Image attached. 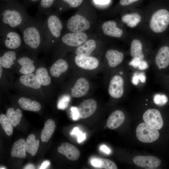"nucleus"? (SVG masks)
Masks as SVG:
<instances>
[{"label": "nucleus", "mask_w": 169, "mask_h": 169, "mask_svg": "<svg viewBox=\"0 0 169 169\" xmlns=\"http://www.w3.org/2000/svg\"><path fill=\"white\" fill-rule=\"evenodd\" d=\"M30 18L26 9L17 0L0 1V26L19 29Z\"/></svg>", "instance_id": "obj_1"}, {"label": "nucleus", "mask_w": 169, "mask_h": 169, "mask_svg": "<svg viewBox=\"0 0 169 169\" xmlns=\"http://www.w3.org/2000/svg\"><path fill=\"white\" fill-rule=\"evenodd\" d=\"M43 23L39 18L31 17L28 21L19 28L25 45L32 49H37L44 44Z\"/></svg>", "instance_id": "obj_2"}, {"label": "nucleus", "mask_w": 169, "mask_h": 169, "mask_svg": "<svg viewBox=\"0 0 169 169\" xmlns=\"http://www.w3.org/2000/svg\"><path fill=\"white\" fill-rule=\"evenodd\" d=\"M46 16L43 23L44 44L49 46L60 37L63 25L59 17L54 13L51 12Z\"/></svg>", "instance_id": "obj_3"}, {"label": "nucleus", "mask_w": 169, "mask_h": 169, "mask_svg": "<svg viewBox=\"0 0 169 169\" xmlns=\"http://www.w3.org/2000/svg\"><path fill=\"white\" fill-rule=\"evenodd\" d=\"M149 26L151 30L156 33L165 32L169 27V10L163 8L155 12L151 18Z\"/></svg>", "instance_id": "obj_4"}, {"label": "nucleus", "mask_w": 169, "mask_h": 169, "mask_svg": "<svg viewBox=\"0 0 169 169\" xmlns=\"http://www.w3.org/2000/svg\"><path fill=\"white\" fill-rule=\"evenodd\" d=\"M1 42L7 48L16 49L19 48L23 41L22 37L16 29L0 26Z\"/></svg>", "instance_id": "obj_5"}, {"label": "nucleus", "mask_w": 169, "mask_h": 169, "mask_svg": "<svg viewBox=\"0 0 169 169\" xmlns=\"http://www.w3.org/2000/svg\"><path fill=\"white\" fill-rule=\"evenodd\" d=\"M136 134L139 141L146 143L155 141L160 136L157 130L145 122H142L139 124L136 129Z\"/></svg>", "instance_id": "obj_6"}, {"label": "nucleus", "mask_w": 169, "mask_h": 169, "mask_svg": "<svg viewBox=\"0 0 169 169\" xmlns=\"http://www.w3.org/2000/svg\"><path fill=\"white\" fill-rule=\"evenodd\" d=\"M169 44L162 45L158 50L155 57V67L161 72L169 69Z\"/></svg>", "instance_id": "obj_7"}, {"label": "nucleus", "mask_w": 169, "mask_h": 169, "mask_svg": "<svg viewBox=\"0 0 169 169\" xmlns=\"http://www.w3.org/2000/svg\"><path fill=\"white\" fill-rule=\"evenodd\" d=\"M67 28L72 32H80L88 29L90 27L89 21L84 17L76 14L67 21Z\"/></svg>", "instance_id": "obj_8"}, {"label": "nucleus", "mask_w": 169, "mask_h": 169, "mask_svg": "<svg viewBox=\"0 0 169 169\" xmlns=\"http://www.w3.org/2000/svg\"><path fill=\"white\" fill-rule=\"evenodd\" d=\"M124 80L119 75H114L111 79L108 88L109 95L115 99L121 97L124 92Z\"/></svg>", "instance_id": "obj_9"}, {"label": "nucleus", "mask_w": 169, "mask_h": 169, "mask_svg": "<svg viewBox=\"0 0 169 169\" xmlns=\"http://www.w3.org/2000/svg\"><path fill=\"white\" fill-rule=\"evenodd\" d=\"M143 119L145 122L158 130L163 126V120L160 111L157 109H150L143 114Z\"/></svg>", "instance_id": "obj_10"}, {"label": "nucleus", "mask_w": 169, "mask_h": 169, "mask_svg": "<svg viewBox=\"0 0 169 169\" xmlns=\"http://www.w3.org/2000/svg\"><path fill=\"white\" fill-rule=\"evenodd\" d=\"M87 38V36L84 33L71 32L63 35L61 38V41L67 46L77 47L84 43Z\"/></svg>", "instance_id": "obj_11"}, {"label": "nucleus", "mask_w": 169, "mask_h": 169, "mask_svg": "<svg viewBox=\"0 0 169 169\" xmlns=\"http://www.w3.org/2000/svg\"><path fill=\"white\" fill-rule=\"evenodd\" d=\"M133 161L137 166L148 169L158 167L161 162L159 158L152 156H136Z\"/></svg>", "instance_id": "obj_12"}, {"label": "nucleus", "mask_w": 169, "mask_h": 169, "mask_svg": "<svg viewBox=\"0 0 169 169\" xmlns=\"http://www.w3.org/2000/svg\"><path fill=\"white\" fill-rule=\"evenodd\" d=\"M97 108V103L95 100L89 99L85 100L78 108L79 118L84 119L90 117L94 113Z\"/></svg>", "instance_id": "obj_13"}, {"label": "nucleus", "mask_w": 169, "mask_h": 169, "mask_svg": "<svg viewBox=\"0 0 169 169\" xmlns=\"http://www.w3.org/2000/svg\"><path fill=\"white\" fill-rule=\"evenodd\" d=\"M76 65L79 68L88 70L95 69L99 65V61L96 58L92 56L76 55L74 58Z\"/></svg>", "instance_id": "obj_14"}, {"label": "nucleus", "mask_w": 169, "mask_h": 169, "mask_svg": "<svg viewBox=\"0 0 169 169\" xmlns=\"http://www.w3.org/2000/svg\"><path fill=\"white\" fill-rule=\"evenodd\" d=\"M57 150L59 153L65 156L71 161L76 160L80 156V151L77 148L68 142L63 143Z\"/></svg>", "instance_id": "obj_15"}, {"label": "nucleus", "mask_w": 169, "mask_h": 169, "mask_svg": "<svg viewBox=\"0 0 169 169\" xmlns=\"http://www.w3.org/2000/svg\"><path fill=\"white\" fill-rule=\"evenodd\" d=\"M90 88V84L88 80L85 78H80L77 80L72 89L71 95L75 98L83 97L87 93Z\"/></svg>", "instance_id": "obj_16"}, {"label": "nucleus", "mask_w": 169, "mask_h": 169, "mask_svg": "<svg viewBox=\"0 0 169 169\" xmlns=\"http://www.w3.org/2000/svg\"><path fill=\"white\" fill-rule=\"evenodd\" d=\"M104 34L106 35L115 38H120L123 34L122 29L117 26L115 22L112 20L105 22L102 25Z\"/></svg>", "instance_id": "obj_17"}, {"label": "nucleus", "mask_w": 169, "mask_h": 169, "mask_svg": "<svg viewBox=\"0 0 169 169\" xmlns=\"http://www.w3.org/2000/svg\"><path fill=\"white\" fill-rule=\"evenodd\" d=\"M105 56L109 66L111 68L115 67L120 64L124 58V55L122 52L112 49L106 51Z\"/></svg>", "instance_id": "obj_18"}, {"label": "nucleus", "mask_w": 169, "mask_h": 169, "mask_svg": "<svg viewBox=\"0 0 169 169\" xmlns=\"http://www.w3.org/2000/svg\"><path fill=\"white\" fill-rule=\"evenodd\" d=\"M125 120V115L123 112L117 110L113 112L108 117L107 125L109 129H114L119 127Z\"/></svg>", "instance_id": "obj_19"}, {"label": "nucleus", "mask_w": 169, "mask_h": 169, "mask_svg": "<svg viewBox=\"0 0 169 169\" xmlns=\"http://www.w3.org/2000/svg\"><path fill=\"white\" fill-rule=\"evenodd\" d=\"M130 55L132 59L141 61L144 59V54L143 52L142 44L138 39H134L131 42L130 46Z\"/></svg>", "instance_id": "obj_20"}, {"label": "nucleus", "mask_w": 169, "mask_h": 169, "mask_svg": "<svg viewBox=\"0 0 169 169\" xmlns=\"http://www.w3.org/2000/svg\"><path fill=\"white\" fill-rule=\"evenodd\" d=\"M26 151L25 141L20 139L14 143L11 149V156L24 158L26 156Z\"/></svg>", "instance_id": "obj_21"}, {"label": "nucleus", "mask_w": 169, "mask_h": 169, "mask_svg": "<svg viewBox=\"0 0 169 169\" xmlns=\"http://www.w3.org/2000/svg\"><path fill=\"white\" fill-rule=\"evenodd\" d=\"M19 80L23 85L34 89H39L41 85L36 74L32 73L22 76Z\"/></svg>", "instance_id": "obj_22"}, {"label": "nucleus", "mask_w": 169, "mask_h": 169, "mask_svg": "<svg viewBox=\"0 0 169 169\" xmlns=\"http://www.w3.org/2000/svg\"><path fill=\"white\" fill-rule=\"evenodd\" d=\"M96 47V43L93 39L86 40L83 45L78 47L75 50L77 55L88 56L91 54Z\"/></svg>", "instance_id": "obj_23"}, {"label": "nucleus", "mask_w": 169, "mask_h": 169, "mask_svg": "<svg viewBox=\"0 0 169 169\" xmlns=\"http://www.w3.org/2000/svg\"><path fill=\"white\" fill-rule=\"evenodd\" d=\"M17 62L22 66L19 71L22 74H30L35 71L34 61L28 57L23 56L19 58L17 60Z\"/></svg>", "instance_id": "obj_24"}, {"label": "nucleus", "mask_w": 169, "mask_h": 169, "mask_svg": "<svg viewBox=\"0 0 169 169\" xmlns=\"http://www.w3.org/2000/svg\"><path fill=\"white\" fill-rule=\"evenodd\" d=\"M68 68L67 62L62 59H59L55 62L50 68V72L53 76L58 77L66 72Z\"/></svg>", "instance_id": "obj_25"}, {"label": "nucleus", "mask_w": 169, "mask_h": 169, "mask_svg": "<svg viewBox=\"0 0 169 169\" xmlns=\"http://www.w3.org/2000/svg\"><path fill=\"white\" fill-rule=\"evenodd\" d=\"M20 107L23 109L32 111H38L41 109L40 104L37 101L28 98L21 97L18 101Z\"/></svg>", "instance_id": "obj_26"}, {"label": "nucleus", "mask_w": 169, "mask_h": 169, "mask_svg": "<svg viewBox=\"0 0 169 169\" xmlns=\"http://www.w3.org/2000/svg\"><path fill=\"white\" fill-rule=\"evenodd\" d=\"M55 128L54 121L52 119L48 120L45 122L41 135L43 142H47L53 133Z\"/></svg>", "instance_id": "obj_27"}, {"label": "nucleus", "mask_w": 169, "mask_h": 169, "mask_svg": "<svg viewBox=\"0 0 169 169\" xmlns=\"http://www.w3.org/2000/svg\"><path fill=\"white\" fill-rule=\"evenodd\" d=\"M16 58V54L14 51H7L0 57V65L6 68H10Z\"/></svg>", "instance_id": "obj_28"}, {"label": "nucleus", "mask_w": 169, "mask_h": 169, "mask_svg": "<svg viewBox=\"0 0 169 169\" xmlns=\"http://www.w3.org/2000/svg\"><path fill=\"white\" fill-rule=\"evenodd\" d=\"M25 142L26 151L32 156H34L39 147V141L36 140L35 135L32 134L28 136Z\"/></svg>", "instance_id": "obj_29"}, {"label": "nucleus", "mask_w": 169, "mask_h": 169, "mask_svg": "<svg viewBox=\"0 0 169 169\" xmlns=\"http://www.w3.org/2000/svg\"><path fill=\"white\" fill-rule=\"evenodd\" d=\"M56 0H40L39 3L37 14L48 15L54 6Z\"/></svg>", "instance_id": "obj_30"}, {"label": "nucleus", "mask_w": 169, "mask_h": 169, "mask_svg": "<svg viewBox=\"0 0 169 169\" xmlns=\"http://www.w3.org/2000/svg\"><path fill=\"white\" fill-rule=\"evenodd\" d=\"M141 19V16L137 13L127 14L123 16L121 18L122 22L131 28L136 26Z\"/></svg>", "instance_id": "obj_31"}, {"label": "nucleus", "mask_w": 169, "mask_h": 169, "mask_svg": "<svg viewBox=\"0 0 169 169\" xmlns=\"http://www.w3.org/2000/svg\"><path fill=\"white\" fill-rule=\"evenodd\" d=\"M23 115L20 109L15 110L13 108L8 109L6 113V116L14 127L19 124Z\"/></svg>", "instance_id": "obj_32"}, {"label": "nucleus", "mask_w": 169, "mask_h": 169, "mask_svg": "<svg viewBox=\"0 0 169 169\" xmlns=\"http://www.w3.org/2000/svg\"><path fill=\"white\" fill-rule=\"evenodd\" d=\"M35 74L41 85L47 86L51 82V79L48 75L46 69L44 67L38 68L36 71Z\"/></svg>", "instance_id": "obj_33"}, {"label": "nucleus", "mask_w": 169, "mask_h": 169, "mask_svg": "<svg viewBox=\"0 0 169 169\" xmlns=\"http://www.w3.org/2000/svg\"><path fill=\"white\" fill-rule=\"evenodd\" d=\"M0 123L6 134L10 136L13 133V126L5 115L2 114L0 115Z\"/></svg>", "instance_id": "obj_34"}, {"label": "nucleus", "mask_w": 169, "mask_h": 169, "mask_svg": "<svg viewBox=\"0 0 169 169\" xmlns=\"http://www.w3.org/2000/svg\"><path fill=\"white\" fill-rule=\"evenodd\" d=\"M154 103L157 105L162 106L168 101V98L165 95L157 94L154 95L153 97Z\"/></svg>", "instance_id": "obj_35"}, {"label": "nucleus", "mask_w": 169, "mask_h": 169, "mask_svg": "<svg viewBox=\"0 0 169 169\" xmlns=\"http://www.w3.org/2000/svg\"><path fill=\"white\" fill-rule=\"evenodd\" d=\"M100 158L102 164L100 169H117L118 168L115 163L111 160L104 158Z\"/></svg>", "instance_id": "obj_36"}, {"label": "nucleus", "mask_w": 169, "mask_h": 169, "mask_svg": "<svg viewBox=\"0 0 169 169\" xmlns=\"http://www.w3.org/2000/svg\"><path fill=\"white\" fill-rule=\"evenodd\" d=\"M69 100L70 98L68 96H64L58 102L57 106L58 108L60 110L64 109L67 107Z\"/></svg>", "instance_id": "obj_37"}, {"label": "nucleus", "mask_w": 169, "mask_h": 169, "mask_svg": "<svg viewBox=\"0 0 169 169\" xmlns=\"http://www.w3.org/2000/svg\"><path fill=\"white\" fill-rule=\"evenodd\" d=\"M83 0H60L63 4H66L69 7L76 8L79 6L83 2Z\"/></svg>", "instance_id": "obj_38"}, {"label": "nucleus", "mask_w": 169, "mask_h": 169, "mask_svg": "<svg viewBox=\"0 0 169 169\" xmlns=\"http://www.w3.org/2000/svg\"><path fill=\"white\" fill-rule=\"evenodd\" d=\"M71 134L72 135H75L77 136V141L79 143H80L82 142L86 138L85 134L83 133L77 127L74 128L71 132Z\"/></svg>", "instance_id": "obj_39"}, {"label": "nucleus", "mask_w": 169, "mask_h": 169, "mask_svg": "<svg viewBox=\"0 0 169 169\" xmlns=\"http://www.w3.org/2000/svg\"><path fill=\"white\" fill-rule=\"evenodd\" d=\"M72 112V118L74 120H77L79 118V113L78 108L76 107H72L71 108Z\"/></svg>", "instance_id": "obj_40"}, {"label": "nucleus", "mask_w": 169, "mask_h": 169, "mask_svg": "<svg viewBox=\"0 0 169 169\" xmlns=\"http://www.w3.org/2000/svg\"><path fill=\"white\" fill-rule=\"evenodd\" d=\"M91 163L92 165L95 168H99L102 164L100 158H94L91 160Z\"/></svg>", "instance_id": "obj_41"}, {"label": "nucleus", "mask_w": 169, "mask_h": 169, "mask_svg": "<svg viewBox=\"0 0 169 169\" xmlns=\"http://www.w3.org/2000/svg\"><path fill=\"white\" fill-rule=\"evenodd\" d=\"M23 5L27 9L30 6L35 4L38 3H39L40 0H23Z\"/></svg>", "instance_id": "obj_42"}, {"label": "nucleus", "mask_w": 169, "mask_h": 169, "mask_svg": "<svg viewBox=\"0 0 169 169\" xmlns=\"http://www.w3.org/2000/svg\"><path fill=\"white\" fill-rule=\"evenodd\" d=\"M139 0H120V3L122 6L129 5Z\"/></svg>", "instance_id": "obj_43"}, {"label": "nucleus", "mask_w": 169, "mask_h": 169, "mask_svg": "<svg viewBox=\"0 0 169 169\" xmlns=\"http://www.w3.org/2000/svg\"><path fill=\"white\" fill-rule=\"evenodd\" d=\"M100 149L103 152H105L107 154H109L110 153V150L106 146L103 145L100 147Z\"/></svg>", "instance_id": "obj_44"}, {"label": "nucleus", "mask_w": 169, "mask_h": 169, "mask_svg": "<svg viewBox=\"0 0 169 169\" xmlns=\"http://www.w3.org/2000/svg\"><path fill=\"white\" fill-rule=\"evenodd\" d=\"M110 1V0H94L95 3L101 5L107 4L109 3Z\"/></svg>", "instance_id": "obj_45"}, {"label": "nucleus", "mask_w": 169, "mask_h": 169, "mask_svg": "<svg viewBox=\"0 0 169 169\" xmlns=\"http://www.w3.org/2000/svg\"><path fill=\"white\" fill-rule=\"evenodd\" d=\"M50 162L49 161L46 160L43 162L41 164L39 169H45L47 168L50 165Z\"/></svg>", "instance_id": "obj_46"}, {"label": "nucleus", "mask_w": 169, "mask_h": 169, "mask_svg": "<svg viewBox=\"0 0 169 169\" xmlns=\"http://www.w3.org/2000/svg\"><path fill=\"white\" fill-rule=\"evenodd\" d=\"M162 82L165 87L169 91V81L162 79Z\"/></svg>", "instance_id": "obj_47"}, {"label": "nucleus", "mask_w": 169, "mask_h": 169, "mask_svg": "<svg viewBox=\"0 0 169 169\" xmlns=\"http://www.w3.org/2000/svg\"><path fill=\"white\" fill-rule=\"evenodd\" d=\"M35 168V167L34 166L31 164H28V165L25 166L24 168V169H33Z\"/></svg>", "instance_id": "obj_48"}, {"label": "nucleus", "mask_w": 169, "mask_h": 169, "mask_svg": "<svg viewBox=\"0 0 169 169\" xmlns=\"http://www.w3.org/2000/svg\"><path fill=\"white\" fill-rule=\"evenodd\" d=\"M162 79L169 81V74H161Z\"/></svg>", "instance_id": "obj_49"}, {"label": "nucleus", "mask_w": 169, "mask_h": 169, "mask_svg": "<svg viewBox=\"0 0 169 169\" xmlns=\"http://www.w3.org/2000/svg\"><path fill=\"white\" fill-rule=\"evenodd\" d=\"M0 78H1V76H2V66L0 65Z\"/></svg>", "instance_id": "obj_50"}, {"label": "nucleus", "mask_w": 169, "mask_h": 169, "mask_svg": "<svg viewBox=\"0 0 169 169\" xmlns=\"http://www.w3.org/2000/svg\"><path fill=\"white\" fill-rule=\"evenodd\" d=\"M11 0H0V1L2 2H8Z\"/></svg>", "instance_id": "obj_51"}, {"label": "nucleus", "mask_w": 169, "mask_h": 169, "mask_svg": "<svg viewBox=\"0 0 169 169\" xmlns=\"http://www.w3.org/2000/svg\"><path fill=\"white\" fill-rule=\"evenodd\" d=\"M0 169H6L5 167H0Z\"/></svg>", "instance_id": "obj_52"}]
</instances>
